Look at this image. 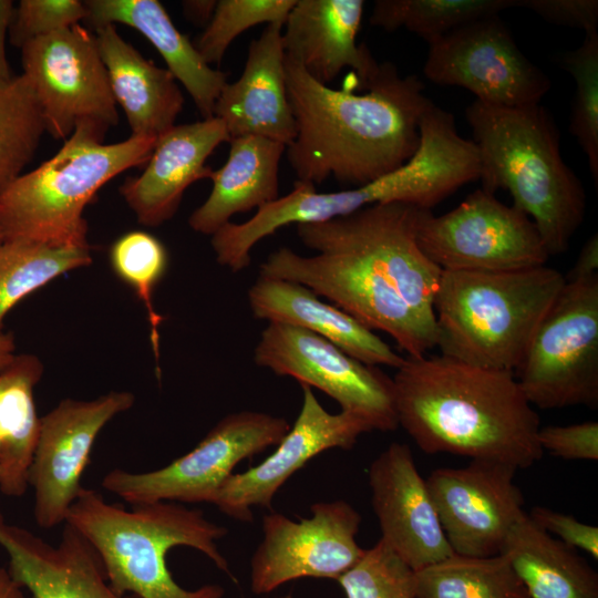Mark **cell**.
Segmentation results:
<instances>
[{"mask_svg": "<svg viewBox=\"0 0 598 598\" xmlns=\"http://www.w3.org/2000/svg\"><path fill=\"white\" fill-rule=\"evenodd\" d=\"M285 72L296 124L286 154L297 181L316 186L333 177L360 187L398 169L417 150L420 121L433 104L419 76L383 62L358 94L353 85L336 90L317 82L286 55Z\"/></svg>", "mask_w": 598, "mask_h": 598, "instance_id": "obj_1", "label": "cell"}, {"mask_svg": "<svg viewBox=\"0 0 598 598\" xmlns=\"http://www.w3.org/2000/svg\"><path fill=\"white\" fill-rule=\"evenodd\" d=\"M392 380L398 423L423 452L517 470L542 458L540 420L513 372L436 354L404 358Z\"/></svg>", "mask_w": 598, "mask_h": 598, "instance_id": "obj_2", "label": "cell"}, {"mask_svg": "<svg viewBox=\"0 0 598 598\" xmlns=\"http://www.w3.org/2000/svg\"><path fill=\"white\" fill-rule=\"evenodd\" d=\"M465 115L480 154L481 187L507 190L550 257L567 251L585 219L587 196L561 156L550 113L540 103L507 107L475 100Z\"/></svg>", "mask_w": 598, "mask_h": 598, "instance_id": "obj_3", "label": "cell"}, {"mask_svg": "<svg viewBox=\"0 0 598 598\" xmlns=\"http://www.w3.org/2000/svg\"><path fill=\"white\" fill-rule=\"evenodd\" d=\"M107 503L96 491L83 487L71 505L66 523L97 551L112 588L137 598H224L225 589L206 584L189 590L173 578L167 553L187 546L203 553L234 581L217 540L228 529L207 519L198 508L174 502L132 506Z\"/></svg>", "mask_w": 598, "mask_h": 598, "instance_id": "obj_4", "label": "cell"}, {"mask_svg": "<svg viewBox=\"0 0 598 598\" xmlns=\"http://www.w3.org/2000/svg\"><path fill=\"white\" fill-rule=\"evenodd\" d=\"M564 283V275L546 265L442 270L433 300L436 348L471 365L514 373Z\"/></svg>", "mask_w": 598, "mask_h": 598, "instance_id": "obj_5", "label": "cell"}, {"mask_svg": "<svg viewBox=\"0 0 598 598\" xmlns=\"http://www.w3.org/2000/svg\"><path fill=\"white\" fill-rule=\"evenodd\" d=\"M105 134L80 123L62 147L0 192V236L55 246L90 247L84 208L124 171L146 164L156 140L130 136L104 144Z\"/></svg>", "mask_w": 598, "mask_h": 598, "instance_id": "obj_6", "label": "cell"}, {"mask_svg": "<svg viewBox=\"0 0 598 598\" xmlns=\"http://www.w3.org/2000/svg\"><path fill=\"white\" fill-rule=\"evenodd\" d=\"M514 375L533 406H598V275L565 280Z\"/></svg>", "mask_w": 598, "mask_h": 598, "instance_id": "obj_7", "label": "cell"}, {"mask_svg": "<svg viewBox=\"0 0 598 598\" xmlns=\"http://www.w3.org/2000/svg\"><path fill=\"white\" fill-rule=\"evenodd\" d=\"M316 252L301 256L280 247L260 264L259 276L306 286L368 329L390 334L408 357L436 348V326L420 318L367 260L340 248Z\"/></svg>", "mask_w": 598, "mask_h": 598, "instance_id": "obj_8", "label": "cell"}, {"mask_svg": "<svg viewBox=\"0 0 598 598\" xmlns=\"http://www.w3.org/2000/svg\"><path fill=\"white\" fill-rule=\"evenodd\" d=\"M290 426L285 417L269 413L234 412L168 465L145 473L115 468L105 474L102 486L132 506L157 502L213 504L235 466L276 446Z\"/></svg>", "mask_w": 598, "mask_h": 598, "instance_id": "obj_9", "label": "cell"}, {"mask_svg": "<svg viewBox=\"0 0 598 598\" xmlns=\"http://www.w3.org/2000/svg\"><path fill=\"white\" fill-rule=\"evenodd\" d=\"M424 208L394 202L374 204L322 223L296 225L305 247L351 251L374 267L424 321L436 326L433 300L442 269L416 241Z\"/></svg>", "mask_w": 598, "mask_h": 598, "instance_id": "obj_10", "label": "cell"}, {"mask_svg": "<svg viewBox=\"0 0 598 598\" xmlns=\"http://www.w3.org/2000/svg\"><path fill=\"white\" fill-rule=\"evenodd\" d=\"M416 241L442 270H517L550 258L533 220L482 187L443 215L424 209Z\"/></svg>", "mask_w": 598, "mask_h": 598, "instance_id": "obj_11", "label": "cell"}, {"mask_svg": "<svg viewBox=\"0 0 598 598\" xmlns=\"http://www.w3.org/2000/svg\"><path fill=\"white\" fill-rule=\"evenodd\" d=\"M21 61L53 138L65 141L80 123L104 134L118 123L95 33L78 23L37 38L21 48Z\"/></svg>", "mask_w": 598, "mask_h": 598, "instance_id": "obj_12", "label": "cell"}, {"mask_svg": "<svg viewBox=\"0 0 598 598\" xmlns=\"http://www.w3.org/2000/svg\"><path fill=\"white\" fill-rule=\"evenodd\" d=\"M254 361L277 375L296 379L332 398L341 411L367 420L373 431L398 426L393 380L308 330L268 322L254 351Z\"/></svg>", "mask_w": 598, "mask_h": 598, "instance_id": "obj_13", "label": "cell"}, {"mask_svg": "<svg viewBox=\"0 0 598 598\" xmlns=\"http://www.w3.org/2000/svg\"><path fill=\"white\" fill-rule=\"evenodd\" d=\"M423 73L439 85L463 87L486 104H538L547 74L519 49L498 14L464 24L429 44Z\"/></svg>", "mask_w": 598, "mask_h": 598, "instance_id": "obj_14", "label": "cell"}, {"mask_svg": "<svg viewBox=\"0 0 598 598\" xmlns=\"http://www.w3.org/2000/svg\"><path fill=\"white\" fill-rule=\"evenodd\" d=\"M311 516L293 520L278 512L262 517V539L250 559V589L269 594L300 578L337 580L362 556L359 512L343 499L318 502Z\"/></svg>", "mask_w": 598, "mask_h": 598, "instance_id": "obj_15", "label": "cell"}, {"mask_svg": "<svg viewBox=\"0 0 598 598\" xmlns=\"http://www.w3.org/2000/svg\"><path fill=\"white\" fill-rule=\"evenodd\" d=\"M127 391H112L90 401L62 400L40 417L39 436L29 470L33 514L42 528L65 523L79 493L95 440L117 414L132 408Z\"/></svg>", "mask_w": 598, "mask_h": 598, "instance_id": "obj_16", "label": "cell"}, {"mask_svg": "<svg viewBox=\"0 0 598 598\" xmlns=\"http://www.w3.org/2000/svg\"><path fill=\"white\" fill-rule=\"evenodd\" d=\"M516 472L511 464L491 460L432 471L426 485L454 554L499 555L511 528L526 514Z\"/></svg>", "mask_w": 598, "mask_h": 598, "instance_id": "obj_17", "label": "cell"}, {"mask_svg": "<svg viewBox=\"0 0 598 598\" xmlns=\"http://www.w3.org/2000/svg\"><path fill=\"white\" fill-rule=\"evenodd\" d=\"M301 388L300 412L276 450L258 465L233 473L223 483L213 504L225 515L250 523L251 508L270 509L277 492L315 456L336 447L350 450L362 434L373 431L357 414L328 412L310 386Z\"/></svg>", "mask_w": 598, "mask_h": 598, "instance_id": "obj_18", "label": "cell"}, {"mask_svg": "<svg viewBox=\"0 0 598 598\" xmlns=\"http://www.w3.org/2000/svg\"><path fill=\"white\" fill-rule=\"evenodd\" d=\"M414 189L411 174L398 168L367 185L331 193H318L311 183L296 181L290 193L260 207L245 223H227L212 235L219 265L239 272L251 261L250 251L261 239L289 224H313L346 216L363 207L408 202Z\"/></svg>", "mask_w": 598, "mask_h": 598, "instance_id": "obj_19", "label": "cell"}, {"mask_svg": "<svg viewBox=\"0 0 598 598\" xmlns=\"http://www.w3.org/2000/svg\"><path fill=\"white\" fill-rule=\"evenodd\" d=\"M368 477L381 539L414 571L454 554L409 445L391 443Z\"/></svg>", "mask_w": 598, "mask_h": 598, "instance_id": "obj_20", "label": "cell"}, {"mask_svg": "<svg viewBox=\"0 0 598 598\" xmlns=\"http://www.w3.org/2000/svg\"><path fill=\"white\" fill-rule=\"evenodd\" d=\"M0 547L10 574L32 598H137L112 588L95 548L66 522L54 546L0 511Z\"/></svg>", "mask_w": 598, "mask_h": 598, "instance_id": "obj_21", "label": "cell"}, {"mask_svg": "<svg viewBox=\"0 0 598 598\" xmlns=\"http://www.w3.org/2000/svg\"><path fill=\"white\" fill-rule=\"evenodd\" d=\"M363 10L362 0H296L282 28L285 55L324 85L350 68L355 89L365 90L380 63L357 43Z\"/></svg>", "mask_w": 598, "mask_h": 598, "instance_id": "obj_22", "label": "cell"}, {"mask_svg": "<svg viewBox=\"0 0 598 598\" xmlns=\"http://www.w3.org/2000/svg\"><path fill=\"white\" fill-rule=\"evenodd\" d=\"M224 123L213 116L175 125L156 140L144 172L128 177L120 193L137 220L157 227L177 212L185 190L196 181L209 178L207 158L229 142Z\"/></svg>", "mask_w": 598, "mask_h": 598, "instance_id": "obj_23", "label": "cell"}, {"mask_svg": "<svg viewBox=\"0 0 598 598\" xmlns=\"http://www.w3.org/2000/svg\"><path fill=\"white\" fill-rule=\"evenodd\" d=\"M283 23L267 24L254 39L239 79L226 83L215 103L229 138L260 136L288 146L296 136V124L288 100Z\"/></svg>", "mask_w": 598, "mask_h": 598, "instance_id": "obj_24", "label": "cell"}, {"mask_svg": "<svg viewBox=\"0 0 598 598\" xmlns=\"http://www.w3.org/2000/svg\"><path fill=\"white\" fill-rule=\"evenodd\" d=\"M248 301L255 318L308 330L365 364L398 369L404 361L372 330L303 285L259 276Z\"/></svg>", "mask_w": 598, "mask_h": 598, "instance_id": "obj_25", "label": "cell"}, {"mask_svg": "<svg viewBox=\"0 0 598 598\" xmlns=\"http://www.w3.org/2000/svg\"><path fill=\"white\" fill-rule=\"evenodd\" d=\"M111 90L127 120L131 136L157 140L173 126L184 96L166 68L145 59L117 32L115 24L95 29Z\"/></svg>", "mask_w": 598, "mask_h": 598, "instance_id": "obj_26", "label": "cell"}, {"mask_svg": "<svg viewBox=\"0 0 598 598\" xmlns=\"http://www.w3.org/2000/svg\"><path fill=\"white\" fill-rule=\"evenodd\" d=\"M86 21L97 29L121 23L143 34L158 51L166 69L193 99L203 118L214 116L227 74L213 69L171 20L157 0H86Z\"/></svg>", "mask_w": 598, "mask_h": 598, "instance_id": "obj_27", "label": "cell"}, {"mask_svg": "<svg viewBox=\"0 0 598 598\" xmlns=\"http://www.w3.org/2000/svg\"><path fill=\"white\" fill-rule=\"evenodd\" d=\"M225 164L212 171L213 188L188 218L189 227L214 235L238 213L258 209L279 197V164L286 145L260 136L229 140Z\"/></svg>", "mask_w": 598, "mask_h": 598, "instance_id": "obj_28", "label": "cell"}, {"mask_svg": "<svg viewBox=\"0 0 598 598\" xmlns=\"http://www.w3.org/2000/svg\"><path fill=\"white\" fill-rule=\"evenodd\" d=\"M499 554L528 598H598V575L589 563L527 513L511 528Z\"/></svg>", "mask_w": 598, "mask_h": 598, "instance_id": "obj_29", "label": "cell"}, {"mask_svg": "<svg viewBox=\"0 0 598 598\" xmlns=\"http://www.w3.org/2000/svg\"><path fill=\"white\" fill-rule=\"evenodd\" d=\"M42 371L37 357L16 354L0 372V492L9 497H21L29 487L40 429L33 393Z\"/></svg>", "mask_w": 598, "mask_h": 598, "instance_id": "obj_30", "label": "cell"}, {"mask_svg": "<svg viewBox=\"0 0 598 598\" xmlns=\"http://www.w3.org/2000/svg\"><path fill=\"white\" fill-rule=\"evenodd\" d=\"M92 262L90 247L0 240V333L10 309L56 277Z\"/></svg>", "mask_w": 598, "mask_h": 598, "instance_id": "obj_31", "label": "cell"}, {"mask_svg": "<svg viewBox=\"0 0 598 598\" xmlns=\"http://www.w3.org/2000/svg\"><path fill=\"white\" fill-rule=\"evenodd\" d=\"M415 598H528L503 555L453 554L415 571Z\"/></svg>", "mask_w": 598, "mask_h": 598, "instance_id": "obj_32", "label": "cell"}, {"mask_svg": "<svg viewBox=\"0 0 598 598\" xmlns=\"http://www.w3.org/2000/svg\"><path fill=\"white\" fill-rule=\"evenodd\" d=\"M516 4L517 0H377L370 24L388 32L405 28L431 44L464 24Z\"/></svg>", "mask_w": 598, "mask_h": 598, "instance_id": "obj_33", "label": "cell"}, {"mask_svg": "<svg viewBox=\"0 0 598 598\" xmlns=\"http://www.w3.org/2000/svg\"><path fill=\"white\" fill-rule=\"evenodd\" d=\"M45 124L28 78L0 81V192L22 174L35 154Z\"/></svg>", "mask_w": 598, "mask_h": 598, "instance_id": "obj_34", "label": "cell"}, {"mask_svg": "<svg viewBox=\"0 0 598 598\" xmlns=\"http://www.w3.org/2000/svg\"><path fill=\"white\" fill-rule=\"evenodd\" d=\"M560 66L575 81L569 131L587 157L591 178L598 185V31L585 33L582 43L560 59Z\"/></svg>", "mask_w": 598, "mask_h": 598, "instance_id": "obj_35", "label": "cell"}, {"mask_svg": "<svg viewBox=\"0 0 598 598\" xmlns=\"http://www.w3.org/2000/svg\"><path fill=\"white\" fill-rule=\"evenodd\" d=\"M110 260L115 274L134 289L147 311L152 347L158 359V327L163 318L154 308L153 292L166 271L165 246L146 231H130L112 245Z\"/></svg>", "mask_w": 598, "mask_h": 598, "instance_id": "obj_36", "label": "cell"}, {"mask_svg": "<svg viewBox=\"0 0 598 598\" xmlns=\"http://www.w3.org/2000/svg\"><path fill=\"white\" fill-rule=\"evenodd\" d=\"M296 0H219L205 30L193 42L209 65L220 63L230 43L261 23H283Z\"/></svg>", "mask_w": 598, "mask_h": 598, "instance_id": "obj_37", "label": "cell"}, {"mask_svg": "<svg viewBox=\"0 0 598 598\" xmlns=\"http://www.w3.org/2000/svg\"><path fill=\"white\" fill-rule=\"evenodd\" d=\"M337 581L346 598H415V571L381 538Z\"/></svg>", "mask_w": 598, "mask_h": 598, "instance_id": "obj_38", "label": "cell"}, {"mask_svg": "<svg viewBox=\"0 0 598 598\" xmlns=\"http://www.w3.org/2000/svg\"><path fill=\"white\" fill-rule=\"evenodd\" d=\"M85 19L84 1L21 0L10 24V39L21 49L29 41L72 27Z\"/></svg>", "mask_w": 598, "mask_h": 598, "instance_id": "obj_39", "label": "cell"}, {"mask_svg": "<svg viewBox=\"0 0 598 598\" xmlns=\"http://www.w3.org/2000/svg\"><path fill=\"white\" fill-rule=\"evenodd\" d=\"M537 440L543 451L564 460H598V422L540 426Z\"/></svg>", "mask_w": 598, "mask_h": 598, "instance_id": "obj_40", "label": "cell"}, {"mask_svg": "<svg viewBox=\"0 0 598 598\" xmlns=\"http://www.w3.org/2000/svg\"><path fill=\"white\" fill-rule=\"evenodd\" d=\"M528 517L544 532L573 549H580L598 559V527L578 520L571 515L551 508L535 506Z\"/></svg>", "mask_w": 598, "mask_h": 598, "instance_id": "obj_41", "label": "cell"}, {"mask_svg": "<svg viewBox=\"0 0 598 598\" xmlns=\"http://www.w3.org/2000/svg\"><path fill=\"white\" fill-rule=\"evenodd\" d=\"M516 7L553 24L581 29L585 33L598 31L597 0H517Z\"/></svg>", "mask_w": 598, "mask_h": 598, "instance_id": "obj_42", "label": "cell"}, {"mask_svg": "<svg viewBox=\"0 0 598 598\" xmlns=\"http://www.w3.org/2000/svg\"><path fill=\"white\" fill-rule=\"evenodd\" d=\"M598 275V235H591L582 245L574 266L564 276L565 280Z\"/></svg>", "mask_w": 598, "mask_h": 598, "instance_id": "obj_43", "label": "cell"}, {"mask_svg": "<svg viewBox=\"0 0 598 598\" xmlns=\"http://www.w3.org/2000/svg\"><path fill=\"white\" fill-rule=\"evenodd\" d=\"M13 18V3L10 0H0V81L10 80L11 74L6 52V37Z\"/></svg>", "mask_w": 598, "mask_h": 598, "instance_id": "obj_44", "label": "cell"}, {"mask_svg": "<svg viewBox=\"0 0 598 598\" xmlns=\"http://www.w3.org/2000/svg\"><path fill=\"white\" fill-rule=\"evenodd\" d=\"M216 0H186L182 2L184 16L196 25L206 27L210 21Z\"/></svg>", "mask_w": 598, "mask_h": 598, "instance_id": "obj_45", "label": "cell"}, {"mask_svg": "<svg viewBox=\"0 0 598 598\" xmlns=\"http://www.w3.org/2000/svg\"><path fill=\"white\" fill-rule=\"evenodd\" d=\"M0 598H29L25 589L12 577L8 568L0 566Z\"/></svg>", "mask_w": 598, "mask_h": 598, "instance_id": "obj_46", "label": "cell"}, {"mask_svg": "<svg viewBox=\"0 0 598 598\" xmlns=\"http://www.w3.org/2000/svg\"><path fill=\"white\" fill-rule=\"evenodd\" d=\"M16 344L12 333H0V372L14 359Z\"/></svg>", "mask_w": 598, "mask_h": 598, "instance_id": "obj_47", "label": "cell"}, {"mask_svg": "<svg viewBox=\"0 0 598 598\" xmlns=\"http://www.w3.org/2000/svg\"><path fill=\"white\" fill-rule=\"evenodd\" d=\"M276 598H295L291 592H288L286 595H282V596H278Z\"/></svg>", "mask_w": 598, "mask_h": 598, "instance_id": "obj_48", "label": "cell"}, {"mask_svg": "<svg viewBox=\"0 0 598 598\" xmlns=\"http://www.w3.org/2000/svg\"><path fill=\"white\" fill-rule=\"evenodd\" d=\"M1 239H2V238H1V236H0V240H1Z\"/></svg>", "mask_w": 598, "mask_h": 598, "instance_id": "obj_49", "label": "cell"}]
</instances>
